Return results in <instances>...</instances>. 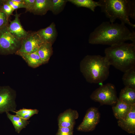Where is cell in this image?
Masks as SVG:
<instances>
[{
	"mask_svg": "<svg viewBox=\"0 0 135 135\" xmlns=\"http://www.w3.org/2000/svg\"><path fill=\"white\" fill-rule=\"evenodd\" d=\"M77 111L69 108L60 114L58 116V127L74 128L76 120L78 118Z\"/></svg>",
	"mask_w": 135,
	"mask_h": 135,
	"instance_id": "obj_11",
	"label": "cell"
},
{
	"mask_svg": "<svg viewBox=\"0 0 135 135\" xmlns=\"http://www.w3.org/2000/svg\"><path fill=\"white\" fill-rule=\"evenodd\" d=\"M36 0H24L26 9V12H30L34 5Z\"/></svg>",
	"mask_w": 135,
	"mask_h": 135,
	"instance_id": "obj_28",
	"label": "cell"
},
{
	"mask_svg": "<svg viewBox=\"0 0 135 135\" xmlns=\"http://www.w3.org/2000/svg\"><path fill=\"white\" fill-rule=\"evenodd\" d=\"M50 0H36L30 12L35 15H44L50 10Z\"/></svg>",
	"mask_w": 135,
	"mask_h": 135,
	"instance_id": "obj_15",
	"label": "cell"
},
{
	"mask_svg": "<svg viewBox=\"0 0 135 135\" xmlns=\"http://www.w3.org/2000/svg\"><path fill=\"white\" fill-rule=\"evenodd\" d=\"M101 11L104 13L110 22L113 23L117 19L121 23L134 28L135 24L129 19L130 6V0H100Z\"/></svg>",
	"mask_w": 135,
	"mask_h": 135,
	"instance_id": "obj_4",
	"label": "cell"
},
{
	"mask_svg": "<svg viewBox=\"0 0 135 135\" xmlns=\"http://www.w3.org/2000/svg\"><path fill=\"white\" fill-rule=\"evenodd\" d=\"M110 66L104 56L88 55L81 62L80 69L88 82L102 84L109 75Z\"/></svg>",
	"mask_w": 135,
	"mask_h": 135,
	"instance_id": "obj_3",
	"label": "cell"
},
{
	"mask_svg": "<svg viewBox=\"0 0 135 135\" xmlns=\"http://www.w3.org/2000/svg\"><path fill=\"white\" fill-rule=\"evenodd\" d=\"M68 0H50V10L54 15H57L64 10Z\"/></svg>",
	"mask_w": 135,
	"mask_h": 135,
	"instance_id": "obj_22",
	"label": "cell"
},
{
	"mask_svg": "<svg viewBox=\"0 0 135 135\" xmlns=\"http://www.w3.org/2000/svg\"><path fill=\"white\" fill-rule=\"evenodd\" d=\"M124 73L122 80L125 86L135 89V68Z\"/></svg>",
	"mask_w": 135,
	"mask_h": 135,
	"instance_id": "obj_21",
	"label": "cell"
},
{
	"mask_svg": "<svg viewBox=\"0 0 135 135\" xmlns=\"http://www.w3.org/2000/svg\"><path fill=\"white\" fill-rule=\"evenodd\" d=\"M16 93L8 86H0V114L16 110Z\"/></svg>",
	"mask_w": 135,
	"mask_h": 135,
	"instance_id": "obj_7",
	"label": "cell"
},
{
	"mask_svg": "<svg viewBox=\"0 0 135 135\" xmlns=\"http://www.w3.org/2000/svg\"><path fill=\"white\" fill-rule=\"evenodd\" d=\"M130 10L129 17L135 20V0H130Z\"/></svg>",
	"mask_w": 135,
	"mask_h": 135,
	"instance_id": "obj_29",
	"label": "cell"
},
{
	"mask_svg": "<svg viewBox=\"0 0 135 135\" xmlns=\"http://www.w3.org/2000/svg\"><path fill=\"white\" fill-rule=\"evenodd\" d=\"M20 15L16 12L14 20L10 21L7 25L9 32L13 36L21 40L26 38L30 32L25 30L22 27L19 18Z\"/></svg>",
	"mask_w": 135,
	"mask_h": 135,
	"instance_id": "obj_12",
	"label": "cell"
},
{
	"mask_svg": "<svg viewBox=\"0 0 135 135\" xmlns=\"http://www.w3.org/2000/svg\"><path fill=\"white\" fill-rule=\"evenodd\" d=\"M18 55L21 57L31 67L35 68L43 64L37 51L29 54H19Z\"/></svg>",
	"mask_w": 135,
	"mask_h": 135,
	"instance_id": "obj_17",
	"label": "cell"
},
{
	"mask_svg": "<svg viewBox=\"0 0 135 135\" xmlns=\"http://www.w3.org/2000/svg\"><path fill=\"white\" fill-rule=\"evenodd\" d=\"M7 25L0 29V54H15L20 46L21 40L10 34L8 30Z\"/></svg>",
	"mask_w": 135,
	"mask_h": 135,
	"instance_id": "obj_6",
	"label": "cell"
},
{
	"mask_svg": "<svg viewBox=\"0 0 135 135\" xmlns=\"http://www.w3.org/2000/svg\"><path fill=\"white\" fill-rule=\"evenodd\" d=\"M6 113L8 118L12 122L16 132L18 134L29 124L30 121L24 119L16 115L12 114L9 112Z\"/></svg>",
	"mask_w": 135,
	"mask_h": 135,
	"instance_id": "obj_18",
	"label": "cell"
},
{
	"mask_svg": "<svg viewBox=\"0 0 135 135\" xmlns=\"http://www.w3.org/2000/svg\"><path fill=\"white\" fill-rule=\"evenodd\" d=\"M118 124L122 129L130 134H135V104L132 105L127 114L118 120Z\"/></svg>",
	"mask_w": 135,
	"mask_h": 135,
	"instance_id": "obj_10",
	"label": "cell"
},
{
	"mask_svg": "<svg viewBox=\"0 0 135 135\" xmlns=\"http://www.w3.org/2000/svg\"><path fill=\"white\" fill-rule=\"evenodd\" d=\"M4 1L10 6L14 11L20 8H25L24 0H7Z\"/></svg>",
	"mask_w": 135,
	"mask_h": 135,
	"instance_id": "obj_24",
	"label": "cell"
},
{
	"mask_svg": "<svg viewBox=\"0 0 135 135\" xmlns=\"http://www.w3.org/2000/svg\"><path fill=\"white\" fill-rule=\"evenodd\" d=\"M100 118V114L97 108H89L86 111L82 121L77 127V130L85 132L93 131L99 122Z\"/></svg>",
	"mask_w": 135,
	"mask_h": 135,
	"instance_id": "obj_8",
	"label": "cell"
},
{
	"mask_svg": "<svg viewBox=\"0 0 135 135\" xmlns=\"http://www.w3.org/2000/svg\"><path fill=\"white\" fill-rule=\"evenodd\" d=\"M42 42L36 32H30L28 35L21 40L20 46L15 54H29L37 51Z\"/></svg>",
	"mask_w": 135,
	"mask_h": 135,
	"instance_id": "obj_9",
	"label": "cell"
},
{
	"mask_svg": "<svg viewBox=\"0 0 135 135\" xmlns=\"http://www.w3.org/2000/svg\"><path fill=\"white\" fill-rule=\"evenodd\" d=\"M69 2L78 7H83L88 8L94 12L96 8L100 7V4L98 2L92 0H68Z\"/></svg>",
	"mask_w": 135,
	"mask_h": 135,
	"instance_id": "obj_20",
	"label": "cell"
},
{
	"mask_svg": "<svg viewBox=\"0 0 135 135\" xmlns=\"http://www.w3.org/2000/svg\"><path fill=\"white\" fill-rule=\"evenodd\" d=\"M1 2L2 4L0 5V10L6 14L8 20L10 16L12 14L14 11L10 6L6 3L4 0L1 1Z\"/></svg>",
	"mask_w": 135,
	"mask_h": 135,
	"instance_id": "obj_25",
	"label": "cell"
},
{
	"mask_svg": "<svg viewBox=\"0 0 135 135\" xmlns=\"http://www.w3.org/2000/svg\"><path fill=\"white\" fill-rule=\"evenodd\" d=\"M130 40L135 43V32L131 31L125 24L103 22L90 34L89 44H102L110 46Z\"/></svg>",
	"mask_w": 135,
	"mask_h": 135,
	"instance_id": "obj_1",
	"label": "cell"
},
{
	"mask_svg": "<svg viewBox=\"0 0 135 135\" xmlns=\"http://www.w3.org/2000/svg\"><path fill=\"white\" fill-rule=\"evenodd\" d=\"M74 128L59 127L56 135H73Z\"/></svg>",
	"mask_w": 135,
	"mask_h": 135,
	"instance_id": "obj_26",
	"label": "cell"
},
{
	"mask_svg": "<svg viewBox=\"0 0 135 135\" xmlns=\"http://www.w3.org/2000/svg\"><path fill=\"white\" fill-rule=\"evenodd\" d=\"M109 64L124 72L135 68V43L124 42L110 46L104 51Z\"/></svg>",
	"mask_w": 135,
	"mask_h": 135,
	"instance_id": "obj_2",
	"label": "cell"
},
{
	"mask_svg": "<svg viewBox=\"0 0 135 135\" xmlns=\"http://www.w3.org/2000/svg\"><path fill=\"white\" fill-rule=\"evenodd\" d=\"M36 32L43 43H49L52 45L58 36L56 25L54 22L47 27L41 29Z\"/></svg>",
	"mask_w": 135,
	"mask_h": 135,
	"instance_id": "obj_13",
	"label": "cell"
},
{
	"mask_svg": "<svg viewBox=\"0 0 135 135\" xmlns=\"http://www.w3.org/2000/svg\"><path fill=\"white\" fill-rule=\"evenodd\" d=\"M52 45L50 43H43L37 51L43 64L48 62L52 54Z\"/></svg>",
	"mask_w": 135,
	"mask_h": 135,
	"instance_id": "obj_19",
	"label": "cell"
},
{
	"mask_svg": "<svg viewBox=\"0 0 135 135\" xmlns=\"http://www.w3.org/2000/svg\"><path fill=\"white\" fill-rule=\"evenodd\" d=\"M13 112L15 113L16 115L19 117L28 120L34 115L38 114L39 110L37 109L23 108L18 110L14 111Z\"/></svg>",
	"mask_w": 135,
	"mask_h": 135,
	"instance_id": "obj_23",
	"label": "cell"
},
{
	"mask_svg": "<svg viewBox=\"0 0 135 135\" xmlns=\"http://www.w3.org/2000/svg\"><path fill=\"white\" fill-rule=\"evenodd\" d=\"M90 97L92 100L99 102L101 105L113 106L116 104L118 99L114 86L109 83L102 85L96 89Z\"/></svg>",
	"mask_w": 135,
	"mask_h": 135,
	"instance_id": "obj_5",
	"label": "cell"
},
{
	"mask_svg": "<svg viewBox=\"0 0 135 135\" xmlns=\"http://www.w3.org/2000/svg\"><path fill=\"white\" fill-rule=\"evenodd\" d=\"M118 99L130 105L135 104V89L125 86L121 90Z\"/></svg>",
	"mask_w": 135,
	"mask_h": 135,
	"instance_id": "obj_14",
	"label": "cell"
},
{
	"mask_svg": "<svg viewBox=\"0 0 135 135\" xmlns=\"http://www.w3.org/2000/svg\"><path fill=\"white\" fill-rule=\"evenodd\" d=\"M132 106L118 99L116 104L113 106L112 108L116 118L118 120L124 117L129 111Z\"/></svg>",
	"mask_w": 135,
	"mask_h": 135,
	"instance_id": "obj_16",
	"label": "cell"
},
{
	"mask_svg": "<svg viewBox=\"0 0 135 135\" xmlns=\"http://www.w3.org/2000/svg\"><path fill=\"white\" fill-rule=\"evenodd\" d=\"M8 20L6 14L0 8V29L8 24Z\"/></svg>",
	"mask_w": 135,
	"mask_h": 135,
	"instance_id": "obj_27",
	"label": "cell"
}]
</instances>
